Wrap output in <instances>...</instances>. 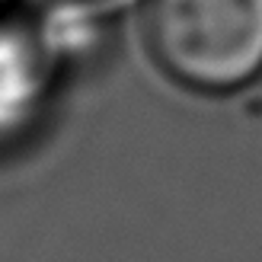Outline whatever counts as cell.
Here are the masks:
<instances>
[{
    "instance_id": "obj_2",
    "label": "cell",
    "mask_w": 262,
    "mask_h": 262,
    "mask_svg": "<svg viewBox=\"0 0 262 262\" xmlns=\"http://www.w3.org/2000/svg\"><path fill=\"white\" fill-rule=\"evenodd\" d=\"M68 4H77V7H109L115 0H68Z\"/></svg>"
},
{
    "instance_id": "obj_1",
    "label": "cell",
    "mask_w": 262,
    "mask_h": 262,
    "mask_svg": "<svg viewBox=\"0 0 262 262\" xmlns=\"http://www.w3.org/2000/svg\"><path fill=\"white\" fill-rule=\"evenodd\" d=\"M157 64L195 90H233L262 71V0H147Z\"/></svg>"
}]
</instances>
